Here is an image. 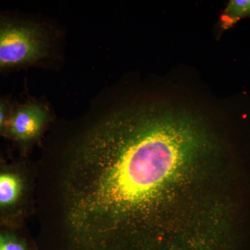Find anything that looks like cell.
<instances>
[{"mask_svg":"<svg viewBox=\"0 0 250 250\" xmlns=\"http://www.w3.org/2000/svg\"><path fill=\"white\" fill-rule=\"evenodd\" d=\"M36 185L35 161L0 154V226L27 228L35 213Z\"/></svg>","mask_w":250,"mask_h":250,"instance_id":"obj_2","label":"cell"},{"mask_svg":"<svg viewBox=\"0 0 250 250\" xmlns=\"http://www.w3.org/2000/svg\"><path fill=\"white\" fill-rule=\"evenodd\" d=\"M218 156L213 131L182 108L99 118L49 172L42 250H221Z\"/></svg>","mask_w":250,"mask_h":250,"instance_id":"obj_1","label":"cell"},{"mask_svg":"<svg viewBox=\"0 0 250 250\" xmlns=\"http://www.w3.org/2000/svg\"><path fill=\"white\" fill-rule=\"evenodd\" d=\"M46 31L34 23L0 14V72L27 67L48 54Z\"/></svg>","mask_w":250,"mask_h":250,"instance_id":"obj_3","label":"cell"},{"mask_svg":"<svg viewBox=\"0 0 250 250\" xmlns=\"http://www.w3.org/2000/svg\"><path fill=\"white\" fill-rule=\"evenodd\" d=\"M0 250H39L27 228L0 226Z\"/></svg>","mask_w":250,"mask_h":250,"instance_id":"obj_5","label":"cell"},{"mask_svg":"<svg viewBox=\"0 0 250 250\" xmlns=\"http://www.w3.org/2000/svg\"><path fill=\"white\" fill-rule=\"evenodd\" d=\"M250 18V0H231L220 18V27L229 29L240 20Z\"/></svg>","mask_w":250,"mask_h":250,"instance_id":"obj_6","label":"cell"},{"mask_svg":"<svg viewBox=\"0 0 250 250\" xmlns=\"http://www.w3.org/2000/svg\"><path fill=\"white\" fill-rule=\"evenodd\" d=\"M13 104L8 99L0 98V138L4 137Z\"/></svg>","mask_w":250,"mask_h":250,"instance_id":"obj_7","label":"cell"},{"mask_svg":"<svg viewBox=\"0 0 250 250\" xmlns=\"http://www.w3.org/2000/svg\"><path fill=\"white\" fill-rule=\"evenodd\" d=\"M52 121L49 110L42 104H13L3 138L9 140L18 154L30 157L34 147L43 141Z\"/></svg>","mask_w":250,"mask_h":250,"instance_id":"obj_4","label":"cell"}]
</instances>
